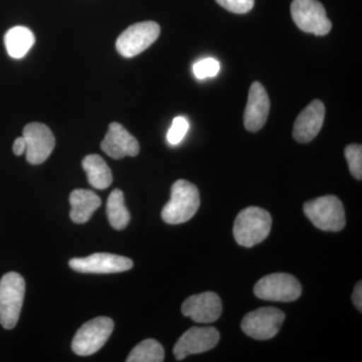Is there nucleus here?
<instances>
[{"label":"nucleus","instance_id":"obj_24","mask_svg":"<svg viewBox=\"0 0 362 362\" xmlns=\"http://www.w3.org/2000/svg\"><path fill=\"white\" fill-rule=\"evenodd\" d=\"M189 123L185 117H176L173 119V125L168 133V140L171 145H177L182 141L187 135Z\"/></svg>","mask_w":362,"mask_h":362},{"label":"nucleus","instance_id":"obj_6","mask_svg":"<svg viewBox=\"0 0 362 362\" xmlns=\"http://www.w3.org/2000/svg\"><path fill=\"white\" fill-rule=\"evenodd\" d=\"M254 293L259 299L267 301L293 302L301 296L302 287L294 276L275 273L258 281Z\"/></svg>","mask_w":362,"mask_h":362},{"label":"nucleus","instance_id":"obj_27","mask_svg":"<svg viewBox=\"0 0 362 362\" xmlns=\"http://www.w3.org/2000/svg\"><path fill=\"white\" fill-rule=\"evenodd\" d=\"M26 149L25 140L23 137L16 138L13 143V152L16 156H21L25 153Z\"/></svg>","mask_w":362,"mask_h":362},{"label":"nucleus","instance_id":"obj_10","mask_svg":"<svg viewBox=\"0 0 362 362\" xmlns=\"http://www.w3.org/2000/svg\"><path fill=\"white\" fill-rule=\"evenodd\" d=\"M23 137L26 144V160L35 165L47 160L56 145L51 129L42 123L28 124L23 128Z\"/></svg>","mask_w":362,"mask_h":362},{"label":"nucleus","instance_id":"obj_2","mask_svg":"<svg viewBox=\"0 0 362 362\" xmlns=\"http://www.w3.org/2000/svg\"><path fill=\"white\" fill-rule=\"evenodd\" d=\"M271 228L270 214L261 207L250 206L238 214L233 225V237L240 246L252 247L268 238Z\"/></svg>","mask_w":362,"mask_h":362},{"label":"nucleus","instance_id":"obj_21","mask_svg":"<svg viewBox=\"0 0 362 362\" xmlns=\"http://www.w3.org/2000/svg\"><path fill=\"white\" fill-rule=\"evenodd\" d=\"M164 361V349L154 339L143 340L130 352L127 362H162Z\"/></svg>","mask_w":362,"mask_h":362},{"label":"nucleus","instance_id":"obj_9","mask_svg":"<svg viewBox=\"0 0 362 362\" xmlns=\"http://www.w3.org/2000/svg\"><path fill=\"white\" fill-rule=\"evenodd\" d=\"M285 320L284 312L274 307H264L247 313L242 321V329L257 340L275 337Z\"/></svg>","mask_w":362,"mask_h":362},{"label":"nucleus","instance_id":"obj_7","mask_svg":"<svg viewBox=\"0 0 362 362\" xmlns=\"http://www.w3.org/2000/svg\"><path fill=\"white\" fill-rule=\"evenodd\" d=\"M291 16L298 28L305 33L325 35L332 28L325 8L318 0H293Z\"/></svg>","mask_w":362,"mask_h":362},{"label":"nucleus","instance_id":"obj_4","mask_svg":"<svg viewBox=\"0 0 362 362\" xmlns=\"http://www.w3.org/2000/svg\"><path fill=\"white\" fill-rule=\"evenodd\" d=\"M304 213L316 228L326 232H339L346 221L342 202L334 195H325L306 202Z\"/></svg>","mask_w":362,"mask_h":362},{"label":"nucleus","instance_id":"obj_1","mask_svg":"<svg viewBox=\"0 0 362 362\" xmlns=\"http://www.w3.org/2000/svg\"><path fill=\"white\" fill-rule=\"evenodd\" d=\"M201 206L197 187L189 181L180 180L171 187L170 201L162 209V220L169 225H180L194 218Z\"/></svg>","mask_w":362,"mask_h":362},{"label":"nucleus","instance_id":"obj_18","mask_svg":"<svg viewBox=\"0 0 362 362\" xmlns=\"http://www.w3.org/2000/svg\"><path fill=\"white\" fill-rule=\"evenodd\" d=\"M88 181L96 189H106L112 185L113 175L106 161L97 154L86 156L82 162Z\"/></svg>","mask_w":362,"mask_h":362},{"label":"nucleus","instance_id":"obj_20","mask_svg":"<svg viewBox=\"0 0 362 362\" xmlns=\"http://www.w3.org/2000/svg\"><path fill=\"white\" fill-rule=\"evenodd\" d=\"M107 216L112 228L124 230L130 221V214L125 206L124 194L120 189H115L109 195L107 202Z\"/></svg>","mask_w":362,"mask_h":362},{"label":"nucleus","instance_id":"obj_23","mask_svg":"<svg viewBox=\"0 0 362 362\" xmlns=\"http://www.w3.org/2000/svg\"><path fill=\"white\" fill-rule=\"evenodd\" d=\"M221 70L220 62L214 58L202 59L197 62L194 66L195 77L199 80L206 78L216 77Z\"/></svg>","mask_w":362,"mask_h":362},{"label":"nucleus","instance_id":"obj_14","mask_svg":"<svg viewBox=\"0 0 362 362\" xmlns=\"http://www.w3.org/2000/svg\"><path fill=\"white\" fill-rule=\"evenodd\" d=\"M270 99L264 86L252 83L244 114V125L247 131L257 132L265 126L270 112Z\"/></svg>","mask_w":362,"mask_h":362},{"label":"nucleus","instance_id":"obj_25","mask_svg":"<svg viewBox=\"0 0 362 362\" xmlns=\"http://www.w3.org/2000/svg\"><path fill=\"white\" fill-rule=\"evenodd\" d=\"M226 11L233 13H249L255 6V0H216Z\"/></svg>","mask_w":362,"mask_h":362},{"label":"nucleus","instance_id":"obj_15","mask_svg":"<svg viewBox=\"0 0 362 362\" xmlns=\"http://www.w3.org/2000/svg\"><path fill=\"white\" fill-rule=\"evenodd\" d=\"M101 148L107 156L114 159L126 156L134 157L140 151L139 143L122 125L113 122L101 143Z\"/></svg>","mask_w":362,"mask_h":362},{"label":"nucleus","instance_id":"obj_17","mask_svg":"<svg viewBox=\"0 0 362 362\" xmlns=\"http://www.w3.org/2000/svg\"><path fill=\"white\" fill-rule=\"evenodd\" d=\"M71 220L76 223H85L94 211L101 206V199L89 189H76L70 195Z\"/></svg>","mask_w":362,"mask_h":362},{"label":"nucleus","instance_id":"obj_16","mask_svg":"<svg viewBox=\"0 0 362 362\" xmlns=\"http://www.w3.org/2000/svg\"><path fill=\"white\" fill-rule=\"evenodd\" d=\"M325 118V107L319 100L312 102L304 109L293 127V137L300 143H308L320 132Z\"/></svg>","mask_w":362,"mask_h":362},{"label":"nucleus","instance_id":"obj_12","mask_svg":"<svg viewBox=\"0 0 362 362\" xmlns=\"http://www.w3.org/2000/svg\"><path fill=\"white\" fill-rule=\"evenodd\" d=\"M220 341V332L214 327H192L178 339L173 349L177 361L188 356L202 354L216 346Z\"/></svg>","mask_w":362,"mask_h":362},{"label":"nucleus","instance_id":"obj_13","mask_svg":"<svg viewBox=\"0 0 362 362\" xmlns=\"http://www.w3.org/2000/svg\"><path fill=\"white\" fill-rule=\"evenodd\" d=\"M181 311L183 315L190 317L194 322L213 323L223 313V305L216 293L204 292L187 298Z\"/></svg>","mask_w":362,"mask_h":362},{"label":"nucleus","instance_id":"obj_11","mask_svg":"<svg viewBox=\"0 0 362 362\" xmlns=\"http://www.w3.org/2000/svg\"><path fill=\"white\" fill-rule=\"evenodd\" d=\"M73 270L87 274H113L130 270L133 261L126 257L108 252H96L86 258L70 259Z\"/></svg>","mask_w":362,"mask_h":362},{"label":"nucleus","instance_id":"obj_8","mask_svg":"<svg viewBox=\"0 0 362 362\" xmlns=\"http://www.w3.org/2000/svg\"><path fill=\"white\" fill-rule=\"evenodd\" d=\"M160 35V26L154 21L130 25L116 42L117 51L125 58H133L148 49Z\"/></svg>","mask_w":362,"mask_h":362},{"label":"nucleus","instance_id":"obj_3","mask_svg":"<svg viewBox=\"0 0 362 362\" xmlns=\"http://www.w3.org/2000/svg\"><path fill=\"white\" fill-rule=\"evenodd\" d=\"M25 294V279L16 272H9L0 279V324L13 329L20 319Z\"/></svg>","mask_w":362,"mask_h":362},{"label":"nucleus","instance_id":"obj_22","mask_svg":"<svg viewBox=\"0 0 362 362\" xmlns=\"http://www.w3.org/2000/svg\"><path fill=\"white\" fill-rule=\"evenodd\" d=\"M345 158L349 163L350 173L356 180L362 178V147L361 144H351L345 148Z\"/></svg>","mask_w":362,"mask_h":362},{"label":"nucleus","instance_id":"obj_26","mask_svg":"<svg viewBox=\"0 0 362 362\" xmlns=\"http://www.w3.org/2000/svg\"><path fill=\"white\" fill-rule=\"evenodd\" d=\"M352 301L359 312H362V283L359 281L354 288V295H352Z\"/></svg>","mask_w":362,"mask_h":362},{"label":"nucleus","instance_id":"obj_5","mask_svg":"<svg viewBox=\"0 0 362 362\" xmlns=\"http://www.w3.org/2000/svg\"><path fill=\"white\" fill-rule=\"evenodd\" d=\"M113 330L114 322L109 317L92 319L77 331L71 342V349L77 356H92L104 346Z\"/></svg>","mask_w":362,"mask_h":362},{"label":"nucleus","instance_id":"obj_19","mask_svg":"<svg viewBox=\"0 0 362 362\" xmlns=\"http://www.w3.org/2000/svg\"><path fill=\"white\" fill-rule=\"evenodd\" d=\"M35 35L25 26H14L4 37L6 51L13 59H21L30 52L35 45Z\"/></svg>","mask_w":362,"mask_h":362}]
</instances>
